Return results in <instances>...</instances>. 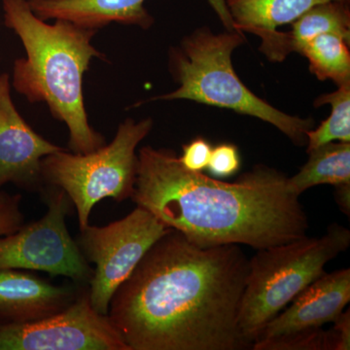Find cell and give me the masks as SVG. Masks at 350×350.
Returning a JSON list of instances; mask_svg holds the SVG:
<instances>
[{"label": "cell", "instance_id": "6da1fadb", "mask_svg": "<svg viewBox=\"0 0 350 350\" xmlns=\"http://www.w3.org/2000/svg\"><path fill=\"white\" fill-rule=\"evenodd\" d=\"M250 259L170 230L113 295L108 317L130 350L247 349L238 315Z\"/></svg>", "mask_w": 350, "mask_h": 350}, {"label": "cell", "instance_id": "7a4b0ae2", "mask_svg": "<svg viewBox=\"0 0 350 350\" xmlns=\"http://www.w3.org/2000/svg\"><path fill=\"white\" fill-rule=\"evenodd\" d=\"M131 200L200 247L238 244L255 250L306 236L310 224L288 177L257 165L224 182L181 165L174 151L144 146Z\"/></svg>", "mask_w": 350, "mask_h": 350}, {"label": "cell", "instance_id": "3957f363", "mask_svg": "<svg viewBox=\"0 0 350 350\" xmlns=\"http://www.w3.org/2000/svg\"><path fill=\"white\" fill-rule=\"evenodd\" d=\"M4 25L25 48V57L14 63L11 86L31 103H44L69 131L73 153H89L107 142L89 122L83 77L94 59L105 54L93 45L98 31L54 20L53 24L32 12L27 0H2Z\"/></svg>", "mask_w": 350, "mask_h": 350}, {"label": "cell", "instance_id": "277c9868", "mask_svg": "<svg viewBox=\"0 0 350 350\" xmlns=\"http://www.w3.org/2000/svg\"><path fill=\"white\" fill-rule=\"evenodd\" d=\"M244 41L243 32L213 33L206 27L185 36L169 54L170 71L178 88L147 101L188 100L232 110L271 124L294 144L303 146L313 120L276 109L253 94L237 75L232 55Z\"/></svg>", "mask_w": 350, "mask_h": 350}, {"label": "cell", "instance_id": "5b68a950", "mask_svg": "<svg viewBox=\"0 0 350 350\" xmlns=\"http://www.w3.org/2000/svg\"><path fill=\"white\" fill-rule=\"evenodd\" d=\"M349 245V230L333 223L323 236H305L258 250L250 259L238 315L239 335L248 349L269 322L323 275L326 265Z\"/></svg>", "mask_w": 350, "mask_h": 350}, {"label": "cell", "instance_id": "8992f818", "mask_svg": "<svg viewBox=\"0 0 350 350\" xmlns=\"http://www.w3.org/2000/svg\"><path fill=\"white\" fill-rule=\"evenodd\" d=\"M153 119L126 118L110 144L89 153L66 149L44 157L43 183L63 190L77 211L80 230L89 225L92 209L100 200L131 199L137 180V148L153 129Z\"/></svg>", "mask_w": 350, "mask_h": 350}, {"label": "cell", "instance_id": "52a82bcc", "mask_svg": "<svg viewBox=\"0 0 350 350\" xmlns=\"http://www.w3.org/2000/svg\"><path fill=\"white\" fill-rule=\"evenodd\" d=\"M170 230L153 214L137 206L126 217L105 227L88 225L80 230L76 243L88 262L94 265L88 292L96 312L108 314L110 301L120 285Z\"/></svg>", "mask_w": 350, "mask_h": 350}, {"label": "cell", "instance_id": "ba28073f", "mask_svg": "<svg viewBox=\"0 0 350 350\" xmlns=\"http://www.w3.org/2000/svg\"><path fill=\"white\" fill-rule=\"evenodd\" d=\"M43 199L48 209L42 218L0 237V269L44 271L66 276L76 284L89 285L93 268L66 226L70 200L63 190L51 186Z\"/></svg>", "mask_w": 350, "mask_h": 350}, {"label": "cell", "instance_id": "9c48e42d", "mask_svg": "<svg viewBox=\"0 0 350 350\" xmlns=\"http://www.w3.org/2000/svg\"><path fill=\"white\" fill-rule=\"evenodd\" d=\"M0 350H130L88 289L62 312L27 323L0 325Z\"/></svg>", "mask_w": 350, "mask_h": 350}, {"label": "cell", "instance_id": "30bf717a", "mask_svg": "<svg viewBox=\"0 0 350 350\" xmlns=\"http://www.w3.org/2000/svg\"><path fill=\"white\" fill-rule=\"evenodd\" d=\"M63 149L38 135L21 116L11 96L10 77L0 75V187L13 183L40 190L44 157Z\"/></svg>", "mask_w": 350, "mask_h": 350}, {"label": "cell", "instance_id": "8fae6325", "mask_svg": "<svg viewBox=\"0 0 350 350\" xmlns=\"http://www.w3.org/2000/svg\"><path fill=\"white\" fill-rule=\"evenodd\" d=\"M32 12L44 21L66 20L87 29H98L112 23L150 29L154 18L146 0H27ZM227 31H234L225 0H207Z\"/></svg>", "mask_w": 350, "mask_h": 350}, {"label": "cell", "instance_id": "7c38bea8", "mask_svg": "<svg viewBox=\"0 0 350 350\" xmlns=\"http://www.w3.org/2000/svg\"><path fill=\"white\" fill-rule=\"evenodd\" d=\"M349 301L350 269L325 273L271 320L257 340L321 328L335 321Z\"/></svg>", "mask_w": 350, "mask_h": 350}, {"label": "cell", "instance_id": "4fadbf2b", "mask_svg": "<svg viewBox=\"0 0 350 350\" xmlns=\"http://www.w3.org/2000/svg\"><path fill=\"white\" fill-rule=\"evenodd\" d=\"M84 285L57 286L19 269H0V325L50 317L73 303Z\"/></svg>", "mask_w": 350, "mask_h": 350}, {"label": "cell", "instance_id": "5bb4252c", "mask_svg": "<svg viewBox=\"0 0 350 350\" xmlns=\"http://www.w3.org/2000/svg\"><path fill=\"white\" fill-rule=\"evenodd\" d=\"M333 0H225L234 29L261 39L260 51L273 62H282L278 27L292 24L312 7Z\"/></svg>", "mask_w": 350, "mask_h": 350}, {"label": "cell", "instance_id": "9a60e30c", "mask_svg": "<svg viewBox=\"0 0 350 350\" xmlns=\"http://www.w3.org/2000/svg\"><path fill=\"white\" fill-rule=\"evenodd\" d=\"M323 33L338 34L350 41L349 0L317 4L292 23L291 31L282 32L283 54L300 52L306 43Z\"/></svg>", "mask_w": 350, "mask_h": 350}, {"label": "cell", "instance_id": "2e32d148", "mask_svg": "<svg viewBox=\"0 0 350 350\" xmlns=\"http://www.w3.org/2000/svg\"><path fill=\"white\" fill-rule=\"evenodd\" d=\"M308 162L294 176L288 177V186L300 196L313 186L350 183V142H335L308 152Z\"/></svg>", "mask_w": 350, "mask_h": 350}, {"label": "cell", "instance_id": "e0dca14e", "mask_svg": "<svg viewBox=\"0 0 350 350\" xmlns=\"http://www.w3.org/2000/svg\"><path fill=\"white\" fill-rule=\"evenodd\" d=\"M350 41L335 33L315 36L301 47L310 70L320 81L332 80L337 86L350 84Z\"/></svg>", "mask_w": 350, "mask_h": 350}, {"label": "cell", "instance_id": "ac0fdd59", "mask_svg": "<svg viewBox=\"0 0 350 350\" xmlns=\"http://www.w3.org/2000/svg\"><path fill=\"white\" fill-rule=\"evenodd\" d=\"M325 105H331V115L306 133V153L330 142H350V84L321 94L314 101L315 107Z\"/></svg>", "mask_w": 350, "mask_h": 350}, {"label": "cell", "instance_id": "d6986e66", "mask_svg": "<svg viewBox=\"0 0 350 350\" xmlns=\"http://www.w3.org/2000/svg\"><path fill=\"white\" fill-rule=\"evenodd\" d=\"M254 350H331L328 331L321 328L295 332L280 337L259 340Z\"/></svg>", "mask_w": 350, "mask_h": 350}, {"label": "cell", "instance_id": "ffe728a7", "mask_svg": "<svg viewBox=\"0 0 350 350\" xmlns=\"http://www.w3.org/2000/svg\"><path fill=\"white\" fill-rule=\"evenodd\" d=\"M241 167L238 147L231 144H219L211 150L206 169L216 177H228L236 174Z\"/></svg>", "mask_w": 350, "mask_h": 350}, {"label": "cell", "instance_id": "44dd1931", "mask_svg": "<svg viewBox=\"0 0 350 350\" xmlns=\"http://www.w3.org/2000/svg\"><path fill=\"white\" fill-rule=\"evenodd\" d=\"M211 150L213 147L207 140L202 137L195 138L182 146V155L178 157L179 162L191 172H202L208 165Z\"/></svg>", "mask_w": 350, "mask_h": 350}, {"label": "cell", "instance_id": "7402d4cb", "mask_svg": "<svg viewBox=\"0 0 350 350\" xmlns=\"http://www.w3.org/2000/svg\"><path fill=\"white\" fill-rule=\"evenodd\" d=\"M21 196H9L0 206V237L12 234L23 225L24 216L20 209Z\"/></svg>", "mask_w": 350, "mask_h": 350}, {"label": "cell", "instance_id": "603a6c76", "mask_svg": "<svg viewBox=\"0 0 350 350\" xmlns=\"http://www.w3.org/2000/svg\"><path fill=\"white\" fill-rule=\"evenodd\" d=\"M333 328L328 330L331 350L350 349V312H342L333 322Z\"/></svg>", "mask_w": 350, "mask_h": 350}, {"label": "cell", "instance_id": "cb8c5ba5", "mask_svg": "<svg viewBox=\"0 0 350 350\" xmlns=\"http://www.w3.org/2000/svg\"><path fill=\"white\" fill-rule=\"evenodd\" d=\"M335 200L338 208L345 214L350 215V183L335 186Z\"/></svg>", "mask_w": 350, "mask_h": 350}, {"label": "cell", "instance_id": "d4e9b609", "mask_svg": "<svg viewBox=\"0 0 350 350\" xmlns=\"http://www.w3.org/2000/svg\"><path fill=\"white\" fill-rule=\"evenodd\" d=\"M8 197L9 196L0 193V206H1V204H3V202H5L7 199H8Z\"/></svg>", "mask_w": 350, "mask_h": 350}]
</instances>
